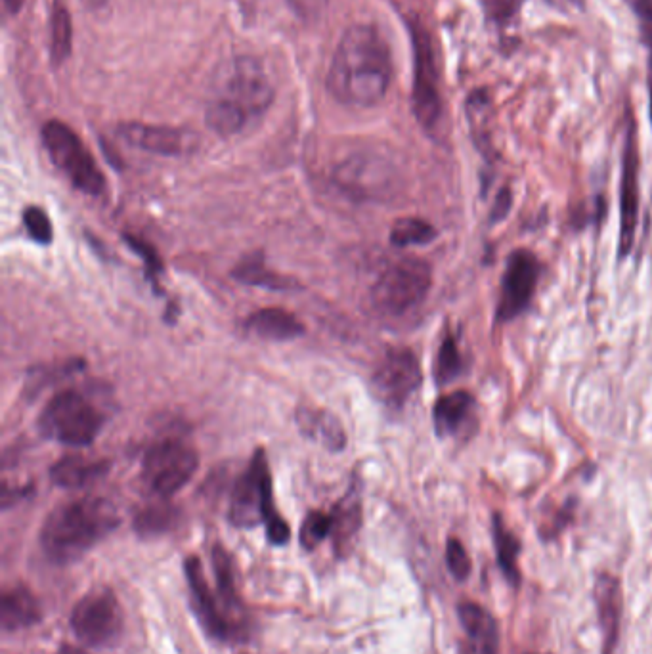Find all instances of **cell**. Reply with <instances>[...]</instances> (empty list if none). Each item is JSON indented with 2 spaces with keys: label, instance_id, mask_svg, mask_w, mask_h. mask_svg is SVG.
I'll return each mask as SVG.
<instances>
[{
  "label": "cell",
  "instance_id": "9",
  "mask_svg": "<svg viewBox=\"0 0 652 654\" xmlns=\"http://www.w3.org/2000/svg\"><path fill=\"white\" fill-rule=\"evenodd\" d=\"M71 630L87 647H111L123 633V611L108 588L88 591L71 612Z\"/></svg>",
  "mask_w": 652,
  "mask_h": 654
},
{
  "label": "cell",
  "instance_id": "7",
  "mask_svg": "<svg viewBox=\"0 0 652 654\" xmlns=\"http://www.w3.org/2000/svg\"><path fill=\"white\" fill-rule=\"evenodd\" d=\"M43 144L52 163L79 192L88 196H102L106 192V178L98 163L66 123L48 121L43 127Z\"/></svg>",
  "mask_w": 652,
  "mask_h": 654
},
{
  "label": "cell",
  "instance_id": "6",
  "mask_svg": "<svg viewBox=\"0 0 652 654\" xmlns=\"http://www.w3.org/2000/svg\"><path fill=\"white\" fill-rule=\"evenodd\" d=\"M433 285L429 262L408 257L391 264L371 287V303L385 316H402L421 305Z\"/></svg>",
  "mask_w": 652,
  "mask_h": 654
},
{
  "label": "cell",
  "instance_id": "18",
  "mask_svg": "<svg viewBox=\"0 0 652 654\" xmlns=\"http://www.w3.org/2000/svg\"><path fill=\"white\" fill-rule=\"evenodd\" d=\"M43 616L41 603L23 586L6 589L0 603V624L4 632H16L37 624Z\"/></svg>",
  "mask_w": 652,
  "mask_h": 654
},
{
  "label": "cell",
  "instance_id": "8",
  "mask_svg": "<svg viewBox=\"0 0 652 654\" xmlns=\"http://www.w3.org/2000/svg\"><path fill=\"white\" fill-rule=\"evenodd\" d=\"M197 465L199 458L192 446L167 438L148 450L142 463V480L155 496L171 498L196 475Z\"/></svg>",
  "mask_w": 652,
  "mask_h": 654
},
{
  "label": "cell",
  "instance_id": "36",
  "mask_svg": "<svg viewBox=\"0 0 652 654\" xmlns=\"http://www.w3.org/2000/svg\"><path fill=\"white\" fill-rule=\"evenodd\" d=\"M524 0H482L484 12L496 23H509L521 10Z\"/></svg>",
  "mask_w": 652,
  "mask_h": 654
},
{
  "label": "cell",
  "instance_id": "27",
  "mask_svg": "<svg viewBox=\"0 0 652 654\" xmlns=\"http://www.w3.org/2000/svg\"><path fill=\"white\" fill-rule=\"evenodd\" d=\"M213 568L217 576V593L222 605L236 611L240 607V597L234 582V567L230 555L224 551L222 545L213 547Z\"/></svg>",
  "mask_w": 652,
  "mask_h": 654
},
{
  "label": "cell",
  "instance_id": "26",
  "mask_svg": "<svg viewBox=\"0 0 652 654\" xmlns=\"http://www.w3.org/2000/svg\"><path fill=\"white\" fill-rule=\"evenodd\" d=\"M436 238L433 224L423 218H398L391 230V243L394 247H412L427 245Z\"/></svg>",
  "mask_w": 652,
  "mask_h": 654
},
{
  "label": "cell",
  "instance_id": "15",
  "mask_svg": "<svg viewBox=\"0 0 652 654\" xmlns=\"http://www.w3.org/2000/svg\"><path fill=\"white\" fill-rule=\"evenodd\" d=\"M119 136L132 148L155 155H184L196 146V136L190 132L144 123L121 125Z\"/></svg>",
  "mask_w": 652,
  "mask_h": 654
},
{
  "label": "cell",
  "instance_id": "4",
  "mask_svg": "<svg viewBox=\"0 0 652 654\" xmlns=\"http://www.w3.org/2000/svg\"><path fill=\"white\" fill-rule=\"evenodd\" d=\"M230 521L238 528H255L264 523L270 544L285 545L291 530L274 509L272 475L264 450L259 448L249 467L236 482L230 502Z\"/></svg>",
  "mask_w": 652,
  "mask_h": 654
},
{
  "label": "cell",
  "instance_id": "41",
  "mask_svg": "<svg viewBox=\"0 0 652 654\" xmlns=\"http://www.w3.org/2000/svg\"><path fill=\"white\" fill-rule=\"evenodd\" d=\"M87 4L88 8H102L108 0H83Z\"/></svg>",
  "mask_w": 652,
  "mask_h": 654
},
{
  "label": "cell",
  "instance_id": "38",
  "mask_svg": "<svg viewBox=\"0 0 652 654\" xmlns=\"http://www.w3.org/2000/svg\"><path fill=\"white\" fill-rule=\"evenodd\" d=\"M557 8H578L584 4V0H549Z\"/></svg>",
  "mask_w": 652,
  "mask_h": 654
},
{
  "label": "cell",
  "instance_id": "14",
  "mask_svg": "<svg viewBox=\"0 0 652 654\" xmlns=\"http://www.w3.org/2000/svg\"><path fill=\"white\" fill-rule=\"evenodd\" d=\"M184 570H186V578H188L190 591H192L194 609H196L197 618H199L203 630L211 637H217L222 641L232 639L236 635L238 626H236V622L228 620L222 614V609H220L222 601L209 586L203 567H201V561L197 557H190L184 565Z\"/></svg>",
  "mask_w": 652,
  "mask_h": 654
},
{
  "label": "cell",
  "instance_id": "12",
  "mask_svg": "<svg viewBox=\"0 0 652 654\" xmlns=\"http://www.w3.org/2000/svg\"><path fill=\"white\" fill-rule=\"evenodd\" d=\"M542 274L540 261L528 249H517L509 255L503 280H501V297L496 308V320L507 324L521 316L528 308L536 285Z\"/></svg>",
  "mask_w": 652,
  "mask_h": 654
},
{
  "label": "cell",
  "instance_id": "13",
  "mask_svg": "<svg viewBox=\"0 0 652 654\" xmlns=\"http://www.w3.org/2000/svg\"><path fill=\"white\" fill-rule=\"evenodd\" d=\"M639 222V150H637V125L630 119L624 155H622V182H620V241L618 257L626 259L635 243Z\"/></svg>",
  "mask_w": 652,
  "mask_h": 654
},
{
  "label": "cell",
  "instance_id": "29",
  "mask_svg": "<svg viewBox=\"0 0 652 654\" xmlns=\"http://www.w3.org/2000/svg\"><path fill=\"white\" fill-rule=\"evenodd\" d=\"M463 370V358L457 347V341L454 335H446L435 362V379L438 385H448L456 379L459 371Z\"/></svg>",
  "mask_w": 652,
  "mask_h": 654
},
{
  "label": "cell",
  "instance_id": "32",
  "mask_svg": "<svg viewBox=\"0 0 652 654\" xmlns=\"http://www.w3.org/2000/svg\"><path fill=\"white\" fill-rule=\"evenodd\" d=\"M23 226L29 234V238L41 245H48L52 243V238H54V228H52V222L48 215L44 213L41 207H27L23 211Z\"/></svg>",
  "mask_w": 652,
  "mask_h": 654
},
{
  "label": "cell",
  "instance_id": "35",
  "mask_svg": "<svg viewBox=\"0 0 652 654\" xmlns=\"http://www.w3.org/2000/svg\"><path fill=\"white\" fill-rule=\"evenodd\" d=\"M125 241L129 243V247H131L136 255H140L144 259L146 270H148V278L152 280L153 284H157V278H159L163 266H161V259L157 257L155 249H153L150 243H146V241L138 238V236H131V234H125Z\"/></svg>",
  "mask_w": 652,
  "mask_h": 654
},
{
  "label": "cell",
  "instance_id": "37",
  "mask_svg": "<svg viewBox=\"0 0 652 654\" xmlns=\"http://www.w3.org/2000/svg\"><path fill=\"white\" fill-rule=\"evenodd\" d=\"M511 205H513L511 192H509V190H503L500 196H498V199H496V207H494V211H492V220L496 222V220H501V218L505 217V215L509 213Z\"/></svg>",
  "mask_w": 652,
  "mask_h": 654
},
{
  "label": "cell",
  "instance_id": "2",
  "mask_svg": "<svg viewBox=\"0 0 652 654\" xmlns=\"http://www.w3.org/2000/svg\"><path fill=\"white\" fill-rule=\"evenodd\" d=\"M213 98L207 108L209 129L232 136L240 132L251 117L261 115L272 104L274 88L253 58H236L218 67L213 79Z\"/></svg>",
  "mask_w": 652,
  "mask_h": 654
},
{
  "label": "cell",
  "instance_id": "28",
  "mask_svg": "<svg viewBox=\"0 0 652 654\" xmlns=\"http://www.w3.org/2000/svg\"><path fill=\"white\" fill-rule=\"evenodd\" d=\"M494 540H496L501 570L511 578V582H517V578H519L517 557H519L521 545L513 532L505 530L500 517H494Z\"/></svg>",
  "mask_w": 652,
  "mask_h": 654
},
{
  "label": "cell",
  "instance_id": "39",
  "mask_svg": "<svg viewBox=\"0 0 652 654\" xmlns=\"http://www.w3.org/2000/svg\"><path fill=\"white\" fill-rule=\"evenodd\" d=\"M4 4H6V8H8L12 14H16V12H20L23 0H4Z\"/></svg>",
  "mask_w": 652,
  "mask_h": 654
},
{
  "label": "cell",
  "instance_id": "20",
  "mask_svg": "<svg viewBox=\"0 0 652 654\" xmlns=\"http://www.w3.org/2000/svg\"><path fill=\"white\" fill-rule=\"evenodd\" d=\"M459 620L475 645V654H498V626L494 618L477 603H461Z\"/></svg>",
  "mask_w": 652,
  "mask_h": 654
},
{
  "label": "cell",
  "instance_id": "11",
  "mask_svg": "<svg viewBox=\"0 0 652 654\" xmlns=\"http://www.w3.org/2000/svg\"><path fill=\"white\" fill-rule=\"evenodd\" d=\"M421 366L410 349H391L371 373V393L387 408H402L421 385Z\"/></svg>",
  "mask_w": 652,
  "mask_h": 654
},
{
  "label": "cell",
  "instance_id": "21",
  "mask_svg": "<svg viewBox=\"0 0 652 654\" xmlns=\"http://www.w3.org/2000/svg\"><path fill=\"white\" fill-rule=\"evenodd\" d=\"M475 408V398L465 391L444 394L436 400L433 419L438 436H454L469 421Z\"/></svg>",
  "mask_w": 652,
  "mask_h": 654
},
{
  "label": "cell",
  "instance_id": "30",
  "mask_svg": "<svg viewBox=\"0 0 652 654\" xmlns=\"http://www.w3.org/2000/svg\"><path fill=\"white\" fill-rule=\"evenodd\" d=\"M176 511L169 505H155V507H148L144 509L136 521H134V528L138 534L142 536H157L163 534L167 530L173 528L176 523Z\"/></svg>",
  "mask_w": 652,
  "mask_h": 654
},
{
  "label": "cell",
  "instance_id": "17",
  "mask_svg": "<svg viewBox=\"0 0 652 654\" xmlns=\"http://www.w3.org/2000/svg\"><path fill=\"white\" fill-rule=\"evenodd\" d=\"M245 329L251 335L266 341H291L305 333L303 322L283 308L257 310L247 318Z\"/></svg>",
  "mask_w": 652,
  "mask_h": 654
},
{
  "label": "cell",
  "instance_id": "16",
  "mask_svg": "<svg viewBox=\"0 0 652 654\" xmlns=\"http://www.w3.org/2000/svg\"><path fill=\"white\" fill-rule=\"evenodd\" d=\"M599 622L603 628V654H614L622 620V589L609 574L599 576L595 586Z\"/></svg>",
  "mask_w": 652,
  "mask_h": 654
},
{
  "label": "cell",
  "instance_id": "34",
  "mask_svg": "<svg viewBox=\"0 0 652 654\" xmlns=\"http://www.w3.org/2000/svg\"><path fill=\"white\" fill-rule=\"evenodd\" d=\"M446 565L457 582H465L471 574V559L467 549L457 538H450L446 545Z\"/></svg>",
  "mask_w": 652,
  "mask_h": 654
},
{
  "label": "cell",
  "instance_id": "25",
  "mask_svg": "<svg viewBox=\"0 0 652 654\" xmlns=\"http://www.w3.org/2000/svg\"><path fill=\"white\" fill-rule=\"evenodd\" d=\"M71 18L67 12L66 6L56 2L50 18V58L56 66L66 62L69 52H71Z\"/></svg>",
  "mask_w": 652,
  "mask_h": 654
},
{
  "label": "cell",
  "instance_id": "33",
  "mask_svg": "<svg viewBox=\"0 0 652 654\" xmlns=\"http://www.w3.org/2000/svg\"><path fill=\"white\" fill-rule=\"evenodd\" d=\"M639 20L643 41L649 48V113L652 121V0H626Z\"/></svg>",
  "mask_w": 652,
  "mask_h": 654
},
{
  "label": "cell",
  "instance_id": "31",
  "mask_svg": "<svg viewBox=\"0 0 652 654\" xmlns=\"http://www.w3.org/2000/svg\"><path fill=\"white\" fill-rule=\"evenodd\" d=\"M331 530H333V517L322 511H312L306 515L303 526H301V536H299L301 545L308 551H312L326 540L327 536L331 534Z\"/></svg>",
  "mask_w": 652,
  "mask_h": 654
},
{
  "label": "cell",
  "instance_id": "19",
  "mask_svg": "<svg viewBox=\"0 0 652 654\" xmlns=\"http://www.w3.org/2000/svg\"><path fill=\"white\" fill-rule=\"evenodd\" d=\"M108 461L102 459L81 458V456H67L54 463L50 469V479L56 486L62 488H83L108 473Z\"/></svg>",
  "mask_w": 652,
  "mask_h": 654
},
{
  "label": "cell",
  "instance_id": "3",
  "mask_svg": "<svg viewBox=\"0 0 652 654\" xmlns=\"http://www.w3.org/2000/svg\"><path fill=\"white\" fill-rule=\"evenodd\" d=\"M119 526V513L106 498H81L58 505L44 521L39 542L44 555L67 565L81 559Z\"/></svg>",
  "mask_w": 652,
  "mask_h": 654
},
{
  "label": "cell",
  "instance_id": "24",
  "mask_svg": "<svg viewBox=\"0 0 652 654\" xmlns=\"http://www.w3.org/2000/svg\"><path fill=\"white\" fill-rule=\"evenodd\" d=\"M331 517H333L331 532L335 536V547L343 551L350 545L362 524V507L356 494H348L347 498L335 507V513Z\"/></svg>",
  "mask_w": 652,
  "mask_h": 654
},
{
  "label": "cell",
  "instance_id": "5",
  "mask_svg": "<svg viewBox=\"0 0 652 654\" xmlns=\"http://www.w3.org/2000/svg\"><path fill=\"white\" fill-rule=\"evenodd\" d=\"M104 423L106 415L85 394L77 391L56 394L39 417L43 436L71 448L90 446L100 435Z\"/></svg>",
  "mask_w": 652,
  "mask_h": 654
},
{
  "label": "cell",
  "instance_id": "22",
  "mask_svg": "<svg viewBox=\"0 0 652 654\" xmlns=\"http://www.w3.org/2000/svg\"><path fill=\"white\" fill-rule=\"evenodd\" d=\"M297 423L301 431L308 438L318 440L322 446H326L333 452L343 450L347 436L337 421L335 415L327 414L324 410H312V408H301L297 412Z\"/></svg>",
  "mask_w": 652,
  "mask_h": 654
},
{
  "label": "cell",
  "instance_id": "40",
  "mask_svg": "<svg viewBox=\"0 0 652 654\" xmlns=\"http://www.w3.org/2000/svg\"><path fill=\"white\" fill-rule=\"evenodd\" d=\"M56 654H87L85 651H81V649H75V647H69V645H66V647H62L60 651Z\"/></svg>",
  "mask_w": 652,
  "mask_h": 654
},
{
  "label": "cell",
  "instance_id": "10",
  "mask_svg": "<svg viewBox=\"0 0 652 654\" xmlns=\"http://www.w3.org/2000/svg\"><path fill=\"white\" fill-rule=\"evenodd\" d=\"M413 58V113L425 131H433L442 117V98L438 90L435 52L429 33L421 23L412 25Z\"/></svg>",
  "mask_w": 652,
  "mask_h": 654
},
{
  "label": "cell",
  "instance_id": "1",
  "mask_svg": "<svg viewBox=\"0 0 652 654\" xmlns=\"http://www.w3.org/2000/svg\"><path fill=\"white\" fill-rule=\"evenodd\" d=\"M391 75V52L383 37L375 27L354 25L335 50L327 88L341 104L370 108L385 98Z\"/></svg>",
  "mask_w": 652,
  "mask_h": 654
},
{
  "label": "cell",
  "instance_id": "23",
  "mask_svg": "<svg viewBox=\"0 0 652 654\" xmlns=\"http://www.w3.org/2000/svg\"><path fill=\"white\" fill-rule=\"evenodd\" d=\"M232 276L236 280H240L241 284L249 285H259V287H266V289H293L297 287L295 280L287 278V276H282L278 272H272L264 261H262V255H253V257H247L234 268Z\"/></svg>",
  "mask_w": 652,
  "mask_h": 654
}]
</instances>
